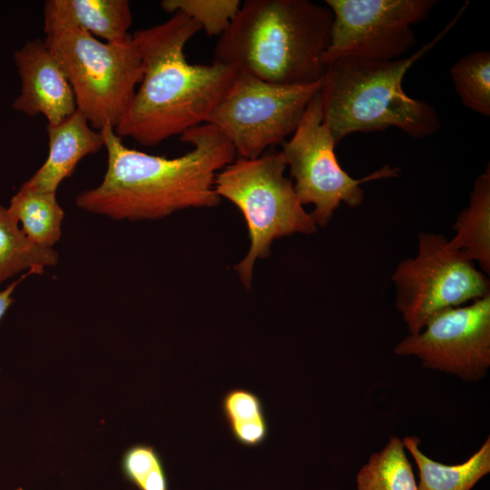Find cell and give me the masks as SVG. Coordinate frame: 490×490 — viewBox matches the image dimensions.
Instances as JSON below:
<instances>
[{"label": "cell", "mask_w": 490, "mask_h": 490, "mask_svg": "<svg viewBox=\"0 0 490 490\" xmlns=\"http://www.w3.org/2000/svg\"><path fill=\"white\" fill-rule=\"evenodd\" d=\"M108 162L103 181L75 198L86 211L113 220H157L189 208L217 206V172L236 157L218 129L204 123L181 135L191 150L176 158L152 155L126 147L114 128L100 130Z\"/></svg>", "instance_id": "obj_1"}, {"label": "cell", "mask_w": 490, "mask_h": 490, "mask_svg": "<svg viewBox=\"0 0 490 490\" xmlns=\"http://www.w3.org/2000/svg\"><path fill=\"white\" fill-rule=\"evenodd\" d=\"M201 25L177 12L161 24L132 34L142 77L114 128L143 146H155L204 124L231 85L237 70L213 61L191 64L184 47Z\"/></svg>", "instance_id": "obj_2"}, {"label": "cell", "mask_w": 490, "mask_h": 490, "mask_svg": "<svg viewBox=\"0 0 490 490\" xmlns=\"http://www.w3.org/2000/svg\"><path fill=\"white\" fill-rule=\"evenodd\" d=\"M333 20L308 0H247L219 37L214 61L281 85L322 81Z\"/></svg>", "instance_id": "obj_3"}, {"label": "cell", "mask_w": 490, "mask_h": 490, "mask_svg": "<svg viewBox=\"0 0 490 490\" xmlns=\"http://www.w3.org/2000/svg\"><path fill=\"white\" fill-rule=\"evenodd\" d=\"M468 2L429 43L408 57L371 60L341 57L325 64L319 90L323 122L336 145L353 132L400 129L412 138L436 134L440 117L431 104L408 96L402 82L407 70L453 28Z\"/></svg>", "instance_id": "obj_4"}, {"label": "cell", "mask_w": 490, "mask_h": 490, "mask_svg": "<svg viewBox=\"0 0 490 490\" xmlns=\"http://www.w3.org/2000/svg\"><path fill=\"white\" fill-rule=\"evenodd\" d=\"M44 42L59 61L74 93L76 107L94 130L118 124L142 81V65L132 36L102 42L66 13L60 0L44 7Z\"/></svg>", "instance_id": "obj_5"}, {"label": "cell", "mask_w": 490, "mask_h": 490, "mask_svg": "<svg viewBox=\"0 0 490 490\" xmlns=\"http://www.w3.org/2000/svg\"><path fill=\"white\" fill-rule=\"evenodd\" d=\"M287 167L282 152H272L254 159L238 158L216 175L217 194L234 203L248 225L250 247L235 266L246 288L250 287L256 260L270 256L274 240L318 230L292 181L284 175Z\"/></svg>", "instance_id": "obj_6"}, {"label": "cell", "mask_w": 490, "mask_h": 490, "mask_svg": "<svg viewBox=\"0 0 490 490\" xmlns=\"http://www.w3.org/2000/svg\"><path fill=\"white\" fill-rule=\"evenodd\" d=\"M417 252L402 260L391 276L396 308L409 334L419 332L436 313L490 294V281L475 263L440 233L420 232Z\"/></svg>", "instance_id": "obj_7"}, {"label": "cell", "mask_w": 490, "mask_h": 490, "mask_svg": "<svg viewBox=\"0 0 490 490\" xmlns=\"http://www.w3.org/2000/svg\"><path fill=\"white\" fill-rule=\"evenodd\" d=\"M321 83L281 85L237 70L206 123L226 137L238 158L260 157L268 147L283 144L293 134Z\"/></svg>", "instance_id": "obj_8"}, {"label": "cell", "mask_w": 490, "mask_h": 490, "mask_svg": "<svg viewBox=\"0 0 490 490\" xmlns=\"http://www.w3.org/2000/svg\"><path fill=\"white\" fill-rule=\"evenodd\" d=\"M335 146L334 138L323 122L318 92L281 151L295 181L293 187L299 201L302 205H314L310 216L317 227L327 226L342 202L349 208L359 207L364 202L362 183L396 178L400 172V168L387 164L368 176L355 179L339 165Z\"/></svg>", "instance_id": "obj_9"}, {"label": "cell", "mask_w": 490, "mask_h": 490, "mask_svg": "<svg viewBox=\"0 0 490 490\" xmlns=\"http://www.w3.org/2000/svg\"><path fill=\"white\" fill-rule=\"evenodd\" d=\"M333 20L325 64L341 57L395 60L416 42L411 26L431 12L435 0H326Z\"/></svg>", "instance_id": "obj_10"}, {"label": "cell", "mask_w": 490, "mask_h": 490, "mask_svg": "<svg viewBox=\"0 0 490 490\" xmlns=\"http://www.w3.org/2000/svg\"><path fill=\"white\" fill-rule=\"evenodd\" d=\"M393 352L415 357L426 368L467 382L480 381L490 368V294L436 313L419 332L399 341Z\"/></svg>", "instance_id": "obj_11"}, {"label": "cell", "mask_w": 490, "mask_h": 490, "mask_svg": "<svg viewBox=\"0 0 490 490\" xmlns=\"http://www.w3.org/2000/svg\"><path fill=\"white\" fill-rule=\"evenodd\" d=\"M21 93L12 107L28 116L43 114L54 125L76 110L73 88L57 58L40 39L27 41L14 54Z\"/></svg>", "instance_id": "obj_12"}, {"label": "cell", "mask_w": 490, "mask_h": 490, "mask_svg": "<svg viewBox=\"0 0 490 490\" xmlns=\"http://www.w3.org/2000/svg\"><path fill=\"white\" fill-rule=\"evenodd\" d=\"M49 152L45 162L22 186L38 191L56 192L60 183L74 172L86 155L98 152L104 142L100 131L91 127L76 110L61 122L46 124Z\"/></svg>", "instance_id": "obj_13"}, {"label": "cell", "mask_w": 490, "mask_h": 490, "mask_svg": "<svg viewBox=\"0 0 490 490\" xmlns=\"http://www.w3.org/2000/svg\"><path fill=\"white\" fill-rule=\"evenodd\" d=\"M455 235L449 244L477 262L490 273V165L479 174L469 195V202L453 224Z\"/></svg>", "instance_id": "obj_14"}, {"label": "cell", "mask_w": 490, "mask_h": 490, "mask_svg": "<svg viewBox=\"0 0 490 490\" xmlns=\"http://www.w3.org/2000/svg\"><path fill=\"white\" fill-rule=\"evenodd\" d=\"M402 442L418 470L417 490H471L490 473V436L466 461L450 466L425 455L416 436H404Z\"/></svg>", "instance_id": "obj_15"}, {"label": "cell", "mask_w": 490, "mask_h": 490, "mask_svg": "<svg viewBox=\"0 0 490 490\" xmlns=\"http://www.w3.org/2000/svg\"><path fill=\"white\" fill-rule=\"evenodd\" d=\"M8 210L21 230L35 245L53 248L62 235L64 212L56 192L38 191L23 186L12 197Z\"/></svg>", "instance_id": "obj_16"}, {"label": "cell", "mask_w": 490, "mask_h": 490, "mask_svg": "<svg viewBox=\"0 0 490 490\" xmlns=\"http://www.w3.org/2000/svg\"><path fill=\"white\" fill-rule=\"evenodd\" d=\"M58 260L53 248L33 243L18 228L8 208L0 204V283L23 270L41 274L44 268L55 266Z\"/></svg>", "instance_id": "obj_17"}, {"label": "cell", "mask_w": 490, "mask_h": 490, "mask_svg": "<svg viewBox=\"0 0 490 490\" xmlns=\"http://www.w3.org/2000/svg\"><path fill=\"white\" fill-rule=\"evenodd\" d=\"M72 20L81 28L104 40L118 44L132 36V12L127 0H60Z\"/></svg>", "instance_id": "obj_18"}, {"label": "cell", "mask_w": 490, "mask_h": 490, "mask_svg": "<svg viewBox=\"0 0 490 490\" xmlns=\"http://www.w3.org/2000/svg\"><path fill=\"white\" fill-rule=\"evenodd\" d=\"M356 483L357 490H417L402 439L391 436L387 445L362 466Z\"/></svg>", "instance_id": "obj_19"}, {"label": "cell", "mask_w": 490, "mask_h": 490, "mask_svg": "<svg viewBox=\"0 0 490 490\" xmlns=\"http://www.w3.org/2000/svg\"><path fill=\"white\" fill-rule=\"evenodd\" d=\"M456 92L464 106L490 115V52L477 51L461 57L450 68Z\"/></svg>", "instance_id": "obj_20"}, {"label": "cell", "mask_w": 490, "mask_h": 490, "mask_svg": "<svg viewBox=\"0 0 490 490\" xmlns=\"http://www.w3.org/2000/svg\"><path fill=\"white\" fill-rule=\"evenodd\" d=\"M162 9L173 15L181 12L197 22L207 35L219 37L238 14L240 0H162Z\"/></svg>", "instance_id": "obj_21"}, {"label": "cell", "mask_w": 490, "mask_h": 490, "mask_svg": "<svg viewBox=\"0 0 490 490\" xmlns=\"http://www.w3.org/2000/svg\"><path fill=\"white\" fill-rule=\"evenodd\" d=\"M224 409L236 437L242 443L254 445L266 435V424L259 399L244 390L230 392L224 400Z\"/></svg>", "instance_id": "obj_22"}, {"label": "cell", "mask_w": 490, "mask_h": 490, "mask_svg": "<svg viewBox=\"0 0 490 490\" xmlns=\"http://www.w3.org/2000/svg\"><path fill=\"white\" fill-rule=\"evenodd\" d=\"M128 476L142 490H166V482L157 456L148 447H135L124 458Z\"/></svg>", "instance_id": "obj_23"}, {"label": "cell", "mask_w": 490, "mask_h": 490, "mask_svg": "<svg viewBox=\"0 0 490 490\" xmlns=\"http://www.w3.org/2000/svg\"><path fill=\"white\" fill-rule=\"evenodd\" d=\"M35 273L34 270H29L25 274H23L17 280L9 284L5 289L0 290V320L6 312L7 309L14 302L12 297L15 288L20 284V282L25 279L28 275Z\"/></svg>", "instance_id": "obj_24"}, {"label": "cell", "mask_w": 490, "mask_h": 490, "mask_svg": "<svg viewBox=\"0 0 490 490\" xmlns=\"http://www.w3.org/2000/svg\"><path fill=\"white\" fill-rule=\"evenodd\" d=\"M15 490H23V489L19 487V488H16V489H15Z\"/></svg>", "instance_id": "obj_25"}]
</instances>
